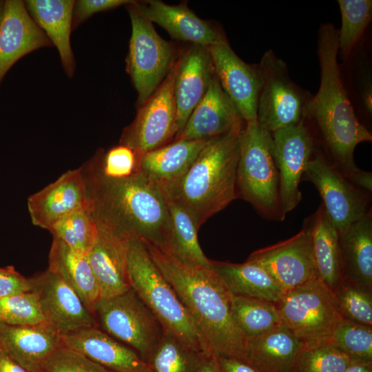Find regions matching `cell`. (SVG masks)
<instances>
[{
	"label": "cell",
	"instance_id": "6da1fadb",
	"mask_svg": "<svg viewBox=\"0 0 372 372\" xmlns=\"http://www.w3.org/2000/svg\"><path fill=\"white\" fill-rule=\"evenodd\" d=\"M82 166L90 208L97 225L167 252L171 221L161 187L140 172L124 178L105 176L100 168L98 154Z\"/></svg>",
	"mask_w": 372,
	"mask_h": 372
},
{
	"label": "cell",
	"instance_id": "7a4b0ae2",
	"mask_svg": "<svg viewBox=\"0 0 372 372\" xmlns=\"http://www.w3.org/2000/svg\"><path fill=\"white\" fill-rule=\"evenodd\" d=\"M338 34L332 24L320 25L318 41L320 84L317 94L306 103L304 116L312 117L318 124L333 166L357 186L371 191V173L356 166L353 153L358 144L371 141L372 136L358 120L346 92L337 60Z\"/></svg>",
	"mask_w": 372,
	"mask_h": 372
},
{
	"label": "cell",
	"instance_id": "3957f363",
	"mask_svg": "<svg viewBox=\"0 0 372 372\" xmlns=\"http://www.w3.org/2000/svg\"><path fill=\"white\" fill-rule=\"evenodd\" d=\"M145 245L189 312L209 352L244 360L246 338L234 321L231 295L212 269L183 263L152 245Z\"/></svg>",
	"mask_w": 372,
	"mask_h": 372
},
{
	"label": "cell",
	"instance_id": "277c9868",
	"mask_svg": "<svg viewBox=\"0 0 372 372\" xmlns=\"http://www.w3.org/2000/svg\"><path fill=\"white\" fill-rule=\"evenodd\" d=\"M243 127L209 140L181 177L160 186L168 199L190 214L198 228L238 196L236 174Z\"/></svg>",
	"mask_w": 372,
	"mask_h": 372
},
{
	"label": "cell",
	"instance_id": "5b68a950",
	"mask_svg": "<svg viewBox=\"0 0 372 372\" xmlns=\"http://www.w3.org/2000/svg\"><path fill=\"white\" fill-rule=\"evenodd\" d=\"M127 273L130 287L156 316L165 331L198 352L211 353L189 312L141 240H128Z\"/></svg>",
	"mask_w": 372,
	"mask_h": 372
},
{
	"label": "cell",
	"instance_id": "8992f818",
	"mask_svg": "<svg viewBox=\"0 0 372 372\" xmlns=\"http://www.w3.org/2000/svg\"><path fill=\"white\" fill-rule=\"evenodd\" d=\"M236 186L238 196L251 203L263 216L284 219L272 135L257 121L246 123L240 136Z\"/></svg>",
	"mask_w": 372,
	"mask_h": 372
},
{
	"label": "cell",
	"instance_id": "52a82bcc",
	"mask_svg": "<svg viewBox=\"0 0 372 372\" xmlns=\"http://www.w3.org/2000/svg\"><path fill=\"white\" fill-rule=\"evenodd\" d=\"M275 304L282 324L305 348L328 344L342 320L332 291L318 278L283 293Z\"/></svg>",
	"mask_w": 372,
	"mask_h": 372
},
{
	"label": "cell",
	"instance_id": "ba28073f",
	"mask_svg": "<svg viewBox=\"0 0 372 372\" xmlns=\"http://www.w3.org/2000/svg\"><path fill=\"white\" fill-rule=\"evenodd\" d=\"M93 314L98 328L134 350L145 362L164 333L160 321L132 288L100 298Z\"/></svg>",
	"mask_w": 372,
	"mask_h": 372
},
{
	"label": "cell",
	"instance_id": "9c48e42d",
	"mask_svg": "<svg viewBox=\"0 0 372 372\" xmlns=\"http://www.w3.org/2000/svg\"><path fill=\"white\" fill-rule=\"evenodd\" d=\"M132 34L126 58V71L136 90L138 107L158 89L172 68L174 48L156 31L153 23L137 9L135 1L126 6Z\"/></svg>",
	"mask_w": 372,
	"mask_h": 372
},
{
	"label": "cell",
	"instance_id": "30bf717a",
	"mask_svg": "<svg viewBox=\"0 0 372 372\" xmlns=\"http://www.w3.org/2000/svg\"><path fill=\"white\" fill-rule=\"evenodd\" d=\"M260 87L257 122L271 134L303 120L307 101L289 77L286 63L272 50L265 52L258 64Z\"/></svg>",
	"mask_w": 372,
	"mask_h": 372
},
{
	"label": "cell",
	"instance_id": "8fae6325",
	"mask_svg": "<svg viewBox=\"0 0 372 372\" xmlns=\"http://www.w3.org/2000/svg\"><path fill=\"white\" fill-rule=\"evenodd\" d=\"M175 61L167 77L141 106L134 121L123 131L120 145L133 150L136 156L168 144L178 129L174 83Z\"/></svg>",
	"mask_w": 372,
	"mask_h": 372
},
{
	"label": "cell",
	"instance_id": "7c38bea8",
	"mask_svg": "<svg viewBox=\"0 0 372 372\" xmlns=\"http://www.w3.org/2000/svg\"><path fill=\"white\" fill-rule=\"evenodd\" d=\"M247 260L263 268L283 293L318 278L307 225L287 240L254 251Z\"/></svg>",
	"mask_w": 372,
	"mask_h": 372
},
{
	"label": "cell",
	"instance_id": "4fadbf2b",
	"mask_svg": "<svg viewBox=\"0 0 372 372\" xmlns=\"http://www.w3.org/2000/svg\"><path fill=\"white\" fill-rule=\"evenodd\" d=\"M304 175L318 191L322 205L338 233L367 213L364 194L320 153L311 157Z\"/></svg>",
	"mask_w": 372,
	"mask_h": 372
},
{
	"label": "cell",
	"instance_id": "5bb4252c",
	"mask_svg": "<svg viewBox=\"0 0 372 372\" xmlns=\"http://www.w3.org/2000/svg\"><path fill=\"white\" fill-rule=\"evenodd\" d=\"M271 135L273 155L279 176L280 211L285 218L302 199L299 184L312 157L313 143L303 120Z\"/></svg>",
	"mask_w": 372,
	"mask_h": 372
},
{
	"label": "cell",
	"instance_id": "9a60e30c",
	"mask_svg": "<svg viewBox=\"0 0 372 372\" xmlns=\"http://www.w3.org/2000/svg\"><path fill=\"white\" fill-rule=\"evenodd\" d=\"M45 321L62 335L96 327L94 314L77 293L56 273L47 269L30 278Z\"/></svg>",
	"mask_w": 372,
	"mask_h": 372
},
{
	"label": "cell",
	"instance_id": "2e32d148",
	"mask_svg": "<svg viewBox=\"0 0 372 372\" xmlns=\"http://www.w3.org/2000/svg\"><path fill=\"white\" fill-rule=\"evenodd\" d=\"M215 75L244 121H257V103L260 87L258 65L241 60L225 40L207 48Z\"/></svg>",
	"mask_w": 372,
	"mask_h": 372
},
{
	"label": "cell",
	"instance_id": "e0dca14e",
	"mask_svg": "<svg viewBox=\"0 0 372 372\" xmlns=\"http://www.w3.org/2000/svg\"><path fill=\"white\" fill-rule=\"evenodd\" d=\"M27 207L32 224L48 231L67 215L90 207L83 166L67 171L56 180L30 196Z\"/></svg>",
	"mask_w": 372,
	"mask_h": 372
},
{
	"label": "cell",
	"instance_id": "ac0fdd59",
	"mask_svg": "<svg viewBox=\"0 0 372 372\" xmlns=\"http://www.w3.org/2000/svg\"><path fill=\"white\" fill-rule=\"evenodd\" d=\"M176 63L174 95L177 136L205 96L215 73L208 49L204 46L192 45Z\"/></svg>",
	"mask_w": 372,
	"mask_h": 372
},
{
	"label": "cell",
	"instance_id": "d6986e66",
	"mask_svg": "<svg viewBox=\"0 0 372 372\" xmlns=\"http://www.w3.org/2000/svg\"><path fill=\"white\" fill-rule=\"evenodd\" d=\"M51 46L50 39L27 11L24 1H5L0 27V83L21 57L39 48Z\"/></svg>",
	"mask_w": 372,
	"mask_h": 372
},
{
	"label": "cell",
	"instance_id": "ffe728a7",
	"mask_svg": "<svg viewBox=\"0 0 372 372\" xmlns=\"http://www.w3.org/2000/svg\"><path fill=\"white\" fill-rule=\"evenodd\" d=\"M243 122L214 74L207 92L175 140H211L242 126Z\"/></svg>",
	"mask_w": 372,
	"mask_h": 372
},
{
	"label": "cell",
	"instance_id": "44dd1931",
	"mask_svg": "<svg viewBox=\"0 0 372 372\" xmlns=\"http://www.w3.org/2000/svg\"><path fill=\"white\" fill-rule=\"evenodd\" d=\"M63 344L62 335L46 322L25 325L0 322V345L28 372H43L45 361Z\"/></svg>",
	"mask_w": 372,
	"mask_h": 372
},
{
	"label": "cell",
	"instance_id": "7402d4cb",
	"mask_svg": "<svg viewBox=\"0 0 372 372\" xmlns=\"http://www.w3.org/2000/svg\"><path fill=\"white\" fill-rule=\"evenodd\" d=\"M139 12L172 38L208 48L226 40L213 25L199 18L185 3L171 6L158 0L135 1Z\"/></svg>",
	"mask_w": 372,
	"mask_h": 372
},
{
	"label": "cell",
	"instance_id": "603a6c76",
	"mask_svg": "<svg viewBox=\"0 0 372 372\" xmlns=\"http://www.w3.org/2000/svg\"><path fill=\"white\" fill-rule=\"evenodd\" d=\"M98 229L96 240L87 256L101 298H105L131 288L127 273L128 240L102 227Z\"/></svg>",
	"mask_w": 372,
	"mask_h": 372
},
{
	"label": "cell",
	"instance_id": "cb8c5ba5",
	"mask_svg": "<svg viewBox=\"0 0 372 372\" xmlns=\"http://www.w3.org/2000/svg\"><path fill=\"white\" fill-rule=\"evenodd\" d=\"M63 344L112 372H149L147 362L134 350L97 327L62 336Z\"/></svg>",
	"mask_w": 372,
	"mask_h": 372
},
{
	"label": "cell",
	"instance_id": "d4e9b609",
	"mask_svg": "<svg viewBox=\"0 0 372 372\" xmlns=\"http://www.w3.org/2000/svg\"><path fill=\"white\" fill-rule=\"evenodd\" d=\"M304 346L283 324L246 340L244 360L260 372H293Z\"/></svg>",
	"mask_w": 372,
	"mask_h": 372
},
{
	"label": "cell",
	"instance_id": "484cf974",
	"mask_svg": "<svg viewBox=\"0 0 372 372\" xmlns=\"http://www.w3.org/2000/svg\"><path fill=\"white\" fill-rule=\"evenodd\" d=\"M25 6L36 24L58 50L65 74L73 76L76 62L70 44L74 0H26Z\"/></svg>",
	"mask_w": 372,
	"mask_h": 372
},
{
	"label": "cell",
	"instance_id": "4316f807",
	"mask_svg": "<svg viewBox=\"0 0 372 372\" xmlns=\"http://www.w3.org/2000/svg\"><path fill=\"white\" fill-rule=\"evenodd\" d=\"M342 279L372 289V216L364 217L338 233Z\"/></svg>",
	"mask_w": 372,
	"mask_h": 372
},
{
	"label": "cell",
	"instance_id": "83f0119b",
	"mask_svg": "<svg viewBox=\"0 0 372 372\" xmlns=\"http://www.w3.org/2000/svg\"><path fill=\"white\" fill-rule=\"evenodd\" d=\"M209 141L176 139L136 156L135 172H141L161 187L168 185L187 171Z\"/></svg>",
	"mask_w": 372,
	"mask_h": 372
},
{
	"label": "cell",
	"instance_id": "f1b7e54d",
	"mask_svg": "<svg viewBox=\"0 0 372 372\" xmlns=\"http://www.w3.org/2000/svg\"><path fill=\"white\" fill-rule=\"evenodd\" d=\"M48 269L68 285L93 313L94 307L101 295L87 254L74 250L53 237Z\"/></svg>",
	"mask_w": 372,
	"mask_h": 372
},
{
	"label": "cell",
	"instance_id": "f546056e",
	"mask_svg": "<svg viewBox=\"0 0 372 372\" xmlns=\"http://www.w3.org/2000/svg\"><path fill=\"white\" fill-rule=\"evenodd\" d=\"M211 269L231 296L256 298L274 304L282 296V291L270 275L254 262L211 260Z\"/></svg>",
	"mask_w": 372,
	"mask_h": 372
},
{
	"label": "cell",
	"instance_id": "4dcf8cb0",
	"mask_svg": "<svg viewBox=\"0 0 372 372\" xmlns=\"http://www.w3.org/2000/svg\"><path fill=\"white\" fill-rule=\"evenodd\" d=\"M306 225L311 234L318 278L332 291L342 280L338 231L322 204Z\"/></svg>",
	"mask_w": 372,
	"mask_h": 372
},
{
	"label": "cell",
	"instance_id": "1f68e13d",
	"mask_svg": "<svg viewBox=\"0 0 372 372\" xmlns=\"http://www.w3.org/2000/svg\"><path fill=\"white\" fill-rule=\"evenodd\" d=\"M167 202L171 221V238L165 254L183 263L211 269V260L205 256L200 248L198 240L199 228L194 218L181 205L167 198Z\"/></svg>",
	"mask_w": 372,
	"mask_h": 372
},
{
	"label": "cell",
	"instance_id": "d6a6232c",
	"mask_svg": "<svg viewBox=\"0 0 372 372\" xmlns=\"http://www.w3.org/2000/svg\"><path fill=\"white\" fill-rule=\"evenodd\" d=\"M234 321L246 340L282 324L274 303L252 298L231 296Z\"/></svg>",
	"mask_w": 372,
	"mask_h": 372
},
{
	"label": "cell",
	"instance_id": "836d02e7",
	"mask_svg": "<svg viewBox=\"0 0 372 372\" xmlns=\"http://www.w3.org/2000/svg\"><path fill=\"white\" fill-rule=\"evenodd\" d=\"M203 354L164 330L146 362L149 372H196Z\"/></svg>",
	"mask_w": 372,
	"mask_h": 372
},
{
	"label": "cell",
	"instance_id": "e575fe53",
	"mask_svg": "<svg viewBox=\"0 0 372 372\" xmlns=\"http://www.w3.org/2000/svg\"><path fill=\"white\" fill-rule=\"evenodd\" d=\"M70 248L87 254L94 245L99 229L90 207L74 211L61 218L49 230Z\"/></svg>",
	"mask_w": 372,
	"mask_h": 372
},
{
	"label": "cell",
	"instance_id": "d590c367",
	"mask_svg": "<svg viewBox=\"0 0 372 372\" xmlns=\"http://www.w3.org/2000/svg\"><path fill=\"white\" fill-rule=\"evenodd\" d=\"M341 28L338 30V53L347 59L353 50L372 16L371 0H338Z\"/></svg>",
	"mask_w": 372,
	"mask_h": 372
},
{
	"label": "cell",
	"instance_id": "8d00e7d4",
	"mask_svg": "<svg viewBox=\"0 0 372 372\" xmlns=\"http://www.w3.org/2000/svg\"><path fill=\"white\" fill-rule=\"evenodd\" d=\"M332 292L342 319L372 327V289L342 279Z\"/></svg>",
	"mask_w": 372,
	"mask_h": 372
},
{
	"label": "cell",
	"instance_id": "74e56055",
	"mask_svg": "<svg viewBox=\"0 0 372 372\" xmlns=\"http://www.w3.org/2000/svg\"><path fill=\"white\" fill-rule=\"evenodd\" d=\"M328 344L351 360L372 362V327L342 319Z\"/></svg>",
	"mask_w": 372,
	"mask_h": 372
},
{
	"label": "cell",
	"instance_id": "f35d334b",
	"mask_svg": "<svg viewBox=\"0 0 372 372\" xmlns=\"http://www.w3.org/2000/svg\"><path fill=\"white\" fill-rule=\"evenodd\" d=\"M351 360L329 344L304 347L293 372H344Z\"/></svg>",
	"mask_w": 372,
	"mask_h": 372
},
{
	"label": "cell",
	"instance_id": "ab89813d",
	"mask_svg": "<svg viewBox=\"0 0 372 372\" xmlns=\"http://www.w3.org/2000/svg\"><path fill=\"white\" fill-rule=\"evenodd\" d=\"M45 322L32 291L0 297V322L25 325Z\"/></svg>",
	"mask_w": 372,
	"mask_h": 372
},
{
	"label": "cell",
	"instance_id": "60d3db41",
	"mask_svg": "<svg viewBox=\"0 0 372 372\" xmlns=\"http://www.w3.org/2000/svg\"><path fill=\"white\" fill-rule=\"evenodd\" d=\"M43 372H112L64 344L45 361Z\"/></svg>",
	"mask_w": 372,
	"mask_h": 372
},
{
	"label": "cell",
	"instance_id": "b9f144b4",
	"mask_svg": "<svg viewBox=\"0 0 372 372\" xmlns=\"http://www.w3.org/2000/svg\"><path fill=\"white\" fill-rule=\"evenodd\" d=\"M102 172L111 178H124L135 172L136 156L130 148L119 145L108 150L103 156L98 153Z\"/></svg>",
	"mask_w": 372,
	"mask_h": 372
},
{
	"label": "cell",
	"instance_id": "7bdbcfd3",
	"mask_svg": "<svg viewBox=\"0 0 372 372\" xmlns=\"http://www.w3.org/2000/svg\"><path fill=\"white\" fill-rule=\"evenodd\" d=\"M130 0H77L72 11V30H74L94 14L130 3Z\"/></svg>",
	"mask_w": 372,
	"mask_h": 372
},
{
	"label": "cell",
	"instance_id": "ee69618b",
	"mask_svg": "<svg viewBox=\"0 0 372 372\" xmlns=\"http://www.w3.org/2000/svg\"><path fill=\"white\" fill-rule=\"evenodd\" d=\"M31 291V282L14 267H0V297Z\"/></svg>",
	"mask_w": 372,
	"mask_h": 372
},
{
	"label": "cell",
	"instance_id": "f6af8a7d",
	"mask_svg": "<svg viewBox=\"0 0 372 372\" xmlns=\"http://www.w3.org/2000/svg\"><path fill=\"white\" fill-rule=\"evenodd\" d=\"M214 356L219 372H260L243 359L225 355Z\"/></svg>",
	"mask_w": 372,
	"mask_h": 372
},
{
	"label": "cell",
	"instance_id": "bcb514c9",
	"mask_svg": "<svg viewBox=\"0 0 372 372\" xmlns=\"http://www.w3.org/2000/svg\"><path fill=\"white\" fill-rule=\"evenodd\" d=\"M0 372H28L14 360L0 345Z\"/></svg>",
	"mask_w": 372,
	"mask_h": 372
},
{
	"label": "cell",
	"instance_id": "7dc6e473",
	"mask_svg": "<svg viewBox=\"0 0 372 372\" xmlns=\"http://www.w3.org/2000/svg\"><path fill=\"white\" fill-rule=\"evenodd\" d=\"M196 372H219L214 355L203 353Z\"/></svg>",
	"mask_w": 372,
	"mask_h": 372
},
{
	"label": "cell",
	"instance_id": "c3c4849f",
	"mask_svg": "<svg viewBox=\"0 0 372 372\" xmlns=\"http://www.w3.org/2000/svg\"><path fill=\"white\" fill-rule=\"evenodd\" d=\"M344 372H372V362L352 360Z\"/></svg>",
	"mask_w": 372,
	"mask_h": 372
},
{
	"label": "cell",
	"instance_id": "681fc988",
	"mask_svg": "<svg viewBox=\"0 0 372 372\" xmlns=\"http://www.w3.org/2000/svg\"><path fill=\"white\" fill-rule=\"evenodd\" d=\"M363 103L366 110L371 114V85L368 84L363 90Z\"/></svg>",
	"mask_w": 372,
	"mask_h": 372
},
{
	"label": "cell",
	"instance_id": "f907efd6",
	"mask_svg": "<svg viewBox=\"0 0 372 372\" xmlns=\"http://www.w3.org/2000/svg\"><path fill=\"white\" fill-rule=\"evenodd\" d=\"M4 6H5V1L0 0V27H1L2 19L3 16Z\"/></svg>",
	"mask_w": 372,
	"mask_h": 372
}]
</instances>
